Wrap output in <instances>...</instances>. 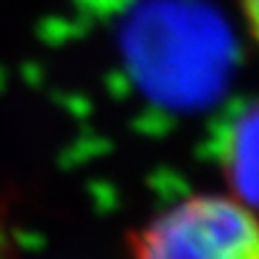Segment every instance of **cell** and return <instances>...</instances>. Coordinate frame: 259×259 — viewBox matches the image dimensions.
Wrapping results in <instances>:
<instances>
[{"mask_svg": "<svg viewBox=\"0 0 259 259\" xmlns=\"http://www.w3.org/2000/svg\"><path fill=\"white\" fill-rule=\"evenodd\" d=\"M239 5L245 16L250 34H252L254 41L259 44V0H239Z\"/></svg>", "mask_w": 259, "mask_h": 259, "instance_id": "3", "label": "cell"}, {"mask_svg": "<svg viewBox=\"0 0 259 259\" xmlns=\"http://www.w3.org/2000/svg\"><path fill=\"white\" fill-rule=\"evenodd\" d=\"M218 156L232 195L259 213V103H250L225 124Z\"/></svg>", "mask_w": 259, "mask_h": 259, "instance_id": "2", "label": "cell"}, {"mask_svg": "<svg viewBox=\"0 0 259 259\" xmlns=\"http://www.w3.org/2000/svg\"><path fill=\"white\" fill-rule=\"evenodd\" d=\"M126 243L131 259H259V213L234 195H193Z\"/></svg>", "mask_w": 259, "mask_h": 259, "instance_id": "1", "label": "cell"}]
</instances>
